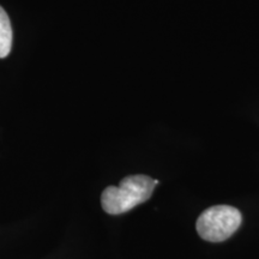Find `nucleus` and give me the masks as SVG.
Returning a JSON list of instances; mask_svg holds the SVG:
<instances>
[{"mask_svg": "<svg viewBox=\"0 0 259 259\" xmlns=\"http://www.w3.org/2000/svg\"><path fill=\"white\" fill-rule=\"evenodd\" d=\"M154 180L147 176L124 178L119 186H108L102 192L101 204L107 213L120 215L147 202L155 190Z\"/></svg>", "mask_w": 259, "mask_h": 259, "instance_id": "obj_1", "label": "nucleus"}, {"mask_svg": "<svg viewBox=\"0 0 259 259\" xmlns=\"http://www.w3.org/2000/svg\"><path fill=\"white\" fill-rule=\"evenodd\" d=\"M242 222V215L231 205H215L200 213L196 228L204 240L221 242L238 231Z\"/></svg>", "mask_w": 259, "mask_h": 259, "instance_id": "obj_2", "label": "nucleus"}, {"mask_svg": "<svg viewBox=\"0 0 259 259\" xmlns=\"http://www.w3.org/2000/svg\"><path fill=\"white\" fill-rule=\"evenodd\" d=\"M12 46V28L5 10L0 6V58L8 57Z\"/></svg>", "mask_w": 259, "mask_h": 259, "instance_id": "obj_3", "label": "nucleus"}]
</instances>
